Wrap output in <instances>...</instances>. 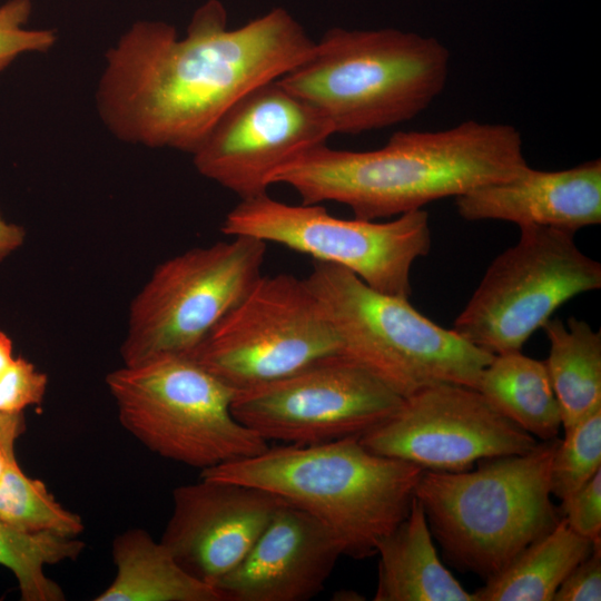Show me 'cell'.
<instances>
[{"label": "cell", "mask_w": 601, "mask_h": 601, "mask_svg": "<svg viewBox=\"0 0 601 601\" xmlns=\"http://www.w3.org/2000/svg\"><path fill=\"white\" fill-rule=\"evenodd\" d=\"M558 443L482 460L475 470L423 471L415 497L451 565L487 580L555 526L550 472Z\"/></svg>", "instance_id": "cell-5"}, {"label": "cell", "mask_w": 601, "mask_h": 601, "mask_svg": "<svg viewBox=\"0 0 601 601\" xmlns=\"http://www.w3.org/2000/svg\"><path fill=\"white\" fill-rule=\"evenodd\" d=\"M455 204L470 221L503 220L575 234L601 221V160L558 171L526 165L512 178L455 197Z\"/></svg>", "instance_id": "cell-17"}, {"label": "cell", "mask_w": 601, "mask_h": 601, "mask_svg": "<svg viewBox=\"0 0 601 601\" xmlns=\"http://www.w3.org/2000/svg\"><path fill=\"white\" fill-rule=\"evenodd\" d=\"M561 516L579 535L601 541V470L562 501Z\"/></svg>", "instance_id": "cell-28"}, {"label": "cell", "mask_w": 601, "mask_h": 601, "mask_svg": "<svg viewBox=\"0 0 601 601\" xmlns=\"http://www.w3.org/2000/svg\"><path fill=\"white\" fill-rule=\"evenodd\" d=\"M0 521L21 532L66 536H77L85 528L81 518L63 508L41 480L20 469L16 455L0 482Z\"/></svg>", "instance_id": "cell-24"}, {"label": "cell", "mask_w": 601, "mask_h": 601, "mask_svg": "<svg viewBox=\"0 0 601 601\" xmlns=\"http://www.w3.org/2000/svg\"><path fill=\"white\" fill-rule=\"evenodd\" d=\"M13 359L12 342L6 333L0 331V377L9 368Z\"/></svg>", "instance_id": "cell-32"}, {"label": "cell", "mask_w": 601, "mask_h": 601, "mask_svg": "<svg viewBox=\"0 0 601 601\" xmlns=\"http://www.w3.org/2000/svg\"><path fill=\"white\" fill-rule=\"evenodd\" d=\"M333 134L312 105L276 79L229 107L191 155L200 175L242 200L267 194L278 168Z\"/></svg>", "instance_id": "cell-14"}, {"label": "cell", "mask_w": 601, "mask_h": 601, "mask_svg": "<svg viewBox=\"0 0 601 601\" xmlns=\"http://www.w3.org/2000/svg\"><path fill=\"white\" fill-rule=\"evenodd\" d=\"M342 354L329 317L306 279L262 275L188 355L235 391Z\"/></svg>", "instance_id": "cell-11"}, {"label": "cell", "mask_w": 601, "mask_h": 601, "mask_svg": "<svg viewBox=\"0 0 601 601\" xmlns=\"http://www.w3.org/2000/svg\"><path fill=\"white\" fill-rule=\"evenodd\" d=\"M601 287V265L574 234L529 225L489 266L452 329L492 354L521 351L529 337L572 297Z\"/></svg>", "instance_id": "cell-9"}, {"label": "cell", "mask_w": 601, "mask_h": 601, "mask_svg": "<svg viewBox=\"0 0 601 601\" xmlns=\"http://www.w3.org/2000/svg\"><path fill=\"white\" fill-rule=\"evenodd\" d=\"M542 328L550 343L544 363L565 431L601 410V334L575 317L566 325L551 317Z\"/></svg>", "instance_id": "cell-22"}, {"label": "cell", "mask_w": 601, "mask_h": 601, "mask_svg": "<svg viewBox=\"0 0 601 601\" xmlns=\"http://www.w3.org/2000/svg\"><path fill=\"white\" fill-rule=\"evenodd\" d=\"M14 455V447H9L0 443V482L2 481L11 457Z\"/></svg>", "instance_id": "cell-33"}, {"label": "cell", "mask_w": 601, "mask_h": 601, "mask_svg": "<svg viewBox=\"0 0 601 601\" xmlns=\"http://www.w3.org/2000/svg\"><path fill=\"white\" fill-rule=\"evenodd\" d=\"M24 229L6 221L0 214V262L18 249L24 242Z\"/></svg>", "instance_id": "cell-30"}, {"label": "cell", "mask_w": 601, "mask_h": 601, "mask_svg": "<svg viewBox=\"0 0 601 601\" xmlns=\"http://www.w3.org/2000/svg\"><path fill=\"white\" fill-rule=\"evenodd\" d=\"M476 390L533 437L549 441L558 436L561 411L544 362L521 351L494 355Z\"/></svg>", "instance_id": "cell-21"}, {"label": "cell", "mask_w": 601, "mask_h": 601, "mask_svg": "<svg viewBox=\"0 0 601 601\" xmlns=\"http://www.w3.org/2000/svg\"><path fill=\"white\" fill-rule=\"evenodd\" d=\"M229 237L276 243L314 260L338 265L370 287L410 298L413 263L428 254V214L417 209L388 221L344 219L318 204L288 205L268 194L242 199L220 226Z\"/></svg>", "instance_id": "cell-10"}, {"label": "cell", "mask_w": 601, "mask_h": 601, "mask_svg": "<svg viewBox=\"0 0 601 601\" xmlns=\"http://www.w3.org/2000/svg\"><path fill=\"white\" fill-rule=\"evenodd\" d=\"M423 469L368 451L359 436L268 447L200 477L265 490L322 522L343 555L364 559L408 514Z\"/></svg>", "instance_id": "cell-3"}, {"label": "cell", "mask_w": 601, "mask_h": 601, "mask_svg": "<svg viewBox=\"0 0 601 601\" xmlns=\"http://www.w3.org/2000/svg\"><path fill=\"white\" fill-rule=\"evenodd\" d=\"M420 501L376 546L375 601H476L441 562Z\"/></svg>", "instance_id": "cell-18"}, {"label": "cell", "mask_w": 601, "mask_h": 601, "mask_svg": "<svg viewBox=\"0 0 601 601\" xmlns=\"http://www.w3.org/2000/svg\"><path fill=\"white\" fill-rule=\"evenodd\" d=\"M31 0H8L0 6V71L26 52L48 51L56 35L47 29H27Z\"/></svg>", "instance_id": "cell-26"}, {"label": "cell", "mask_w": 601, "mask_h": 601, "mask_svg": "<svg viewBox=\"0 0 601 601\" xmlns=\"http://www.w3.org/2000/svg\"><path fill=\"white\" fill-rule=\"evenodd\" d=\"M305 279L335 328L342 355L403 398L440 384L476 388L494 356L433 323L408 298L378 292L344 267L314 260Z\"/></svg>", "instance_id": "cell-6"}, {"label": "cell", "mask_w": 601, "mask_h": 601, "mask_svg": "<svg viewBox=\"0 0 601 601\" xmlns=\"http://www.w3.org/2000/svg\"><path fill=\"white\" fill-rule=\"evenodd\" d=\"M48 377L23 357H14L0 377V413L20 414L30 405L40 404Z\"/></svg>", "instance_id": "cell-27"}, {"label": "cell", "mask_w": 601, "mask_h": 601, "mask_svg": "<svg viewBox=\"0 0 601 601\" xmlns=\"http://www.w3.org/2000/svg\"><path fill=\"white\" fill-rule=\"evenodd\" d=\"M601 600V542L563 580L553 601Z\"/></svg>", "instance_id": "cell-29"}, {"label": "cell", "mask_w": 601, "mask_h": 601, "mask_svg": "<svg viewBox=\"0 0 601 601\" xmlns=\"http://www.w3.org/2000/svg\"><path fill=\"white\" fill-rule=\"evenodd\" d=\"M601 470V410L564 431L553 454L552 495L561 501L582 487Z\"/></svg>", "instance_id": "cell-25"}, {"label": "cell", "mask_w": 601, "mask_h": 601, "mask_svg": "<svg viewBox=\"0 0 601 601\" xmlns=\"http://www.w3.org/2000/svg\"><path fill=\"white\" fill-rule=\"evenodd\" d=\"M265 255V242L234 236L159 264L130 303L124 365L188 356L263 275Z\"/></svg>", "instance_id": "cell-8"}, {"label": "cell", "mask_w": 601, "mask_h": 601, "mask_svg": "<svg viewBox=\"0 0 601 601\" xmlns=\"http://www.w3.org/2000/svg\"><path fill=\"white\" fill-rule=\"evenodd\" d=\"M26 430L23 413L3 414L0 413V443L14 447V443Z\"/></svg>", "instance_id": "cell-31"}, {"label": "cell", "mask_w": 601, "mask_h": 601, "mask_svg": "<svg viewBox=\"0 0 601 601\" xmlns=\"http://www.w3.org/2000/svg\"><path fill=\"white\" fill-rule=\"evenodd\" d=\"M404 398L342 354L235 392L234 416L265 441L309 445L359 436Z\"/></svg>", "instance_id": "cell-12"}, {"label": "cell", "mask_w": 601, "mask_h": 601, "mask_svg": "<svg viewBox=\"0 0 601 601\" xmlns=\"http://www.w3.org/2000/svg\"><path fill=\"white\" fill-rule=\"evenodd\" d=\"M115 580L95 601H223L219 591L186 572L170 551L142 529L117 535Z\"/></svg>", "instance_id": "cell-19"}, {"label": "cell", "mask_w": 601, "mask_h": 601, "mask_svg": "<svg viewBox=\"0 0 601 601\" xmlns=\"http://www.w3.org/2000/svg\"><path fill=\"white\" fill-rule=\"evenodd\" d=\"M359 441L375 454L441 472L524 454L539 443L476 388L456 384L431 386L404 398L392 416L359 435Z\"/></svg>", "instance_id": "cell-13"}, {"label": "cell", "mask_w": 601, "mask_h": 601, "mask_svg": "<svg viewBox=\"0 0 601 601\" xmlns=\"http://www.w3.org/2000/svg\"><path fill=\"white\" fill-rule=\"evenodd\" d=\"M106 385L121 425L162 457L205 470L269 447L234 416L236 391L189 356L122 365Z\"/></svg>", "instance_id": "cell-7"}, {"label": "cell", "mask_w": 601, "mask_h": 601, "mask_svg": "<svg viewBox=\"0 0 601 601\" xmlns=\"http://www.w3.org/2000/svg\"><path fill=\"white\" fill-rule=\"evenodd\" d=\"M83 541L52 532L27 533L0 521V565L16 577L23 601H61L62 589L45 573V566L75 561Z\"/></svg>", "instance_id": "cell-23"}, {"label": "cell", "mask_w": 601, "mask_h": 601, "mask_svg": "<svg viewBox=\"0 0 601 601\" xmlns=\"http://www.w3.org/2000/svg\"><path fill=\"white\" fill-rule=\"evenodd\" d=\"M526 165L515 127L466 120L436 131H397L370 151L321 145L278 168L270 185L292 187L302 204L335 201L355 218L376 220L512 178Z\"/></svg>", "instance_id": "cell-2"}, {"label": "cell", "mask_w": 601, "mask_h": 601, "mask_svg": "<svg viewBox=\"0 0 601 601\" xmlns=\"http://www.w3.org/2000/svg\"><path fill=\"white\" fill-rule=\"evenodd\" d=\"M314 47L283 8L228 29L224 6L208 0L184 38L164 21L125 32L106 55L98 110L124 141L193 154L239 98L297 67Z\"/></svg>", "instance_id": "cell-1"}, {"label": "cell", "mask_w": 601, "mask_h": 601, "mask_svg": "<svg viewBox=\"0 0 601 601\" xmlns=\"http://www.w3.org/2000/svg\"><path fill=\"white\" fill-rule=\"evenodd\" d=\"M284 502L259 487L200 477L173 491L160 542L186 572L215 587L244 560Z\"/></svg>", "instance_id": "cell-15"}, {"label": "cell", "mask_w": 601, "mask_h": 601, "mask_svg": "<svg viewBox=\"0 0 601 601\" xmlns=\"http://www.w3.org/2000/svg\"><path fill=\"white\" fill-rule=\"evenodd\" d=\"M449 66V50L433 37L333 28L278 81L312 105L334 134H361L424 111L443 91Z\"/></svg>", "instance_id": "cell-4"}, {"label": "cell", "mask_w": 601, "mask_h": 601, "mask_svg": "<svg viewBox=\"0 0 601 601\" xmlns=\"http://www.w3.org/2000/svg\"><path fill=\"white\" fill-rule=\"evenodd\" d=\"M598 542L575 533L561 516L550 532L485 580L474 597L476 601H553L563 580Z\"/></svg>", "instance_id": "cell-20"}, {"label": "cell", "mask_w": 601, "mask_h": 601, "mask_svg": "<svg viewBox=\"0 0 601 601\" xmlns=\"http://www.w3.org/2000/svg\"><path fill=\"white\" fill-rule=\"evenodd\" d=\"M342 548L317 519L284 502L244 560L215 588L223 601H304L325 585Z\"/></svg>", "instance_id": "cell-16"}]
</instances>
